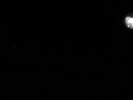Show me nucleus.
Listing matches in <instances>:
<instances>
[{
  "mask_svg": "<svg viewBox=\"0 0 133 100\" xmlns=\"http://www.w3.org/2000/svg\"><path fill=\"white\" fill-rule=\"evenodd\" d=\"M125 23L128 28H133V17H127L125 19Z\"/></svg>",
  "mask_w": 133,
  "mask_h": 100,
  "instance_id": "nucleus-1",
  "label": "nucleus"
}]
</instances>
